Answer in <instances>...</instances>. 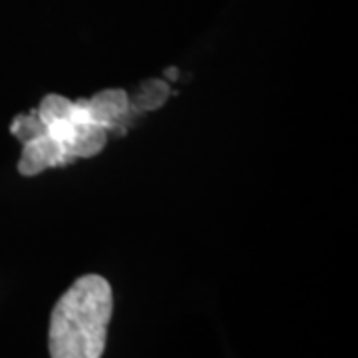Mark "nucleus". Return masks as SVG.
Here are the masks:
<instances>
[{
	"label": "nucleus",
	"instance_id": "obj_1",
	"mask_svg": "<svg viewBox=\"0 0 358 358\" xmlns=\"http://www.w3.org/2000/svg\"><path fill=\"white\" fill-rule=\"evenodd\" d=\"M114 313L112 287L100 275L74 281L54 305L48 329L52 358H102Z\"/></svg>",
	"mask_w": 358,
	"mask_h": 358
},
{
	"label": "nucleus",
	"instance_id": "obj_2",
	"mask_svg": "<svg viewBox=\"0 0 358 358\" xmlns=\"http://www.w3.org/2000/svg\"><path fill=\"white\" fill-rule=\"evenodd\" d=\"M24 150L18 162V171L24 178L38 176L44 169L58 166H68L74 162V157L66 154V150L58 141L50 138L48 134L40 136L36 140H30L22 143Z\"/></svg>",
	"mask_w": 358,
	"mask_h": 358
},
{
	"label": "nucleus",
	"instance_id": "obj_3",
	"mask_svg": "<svg viewBox=\"0 0 358 358\" xmlns=\"http://www.w3.org/2000/svg\"><path fill=\"white\" fill-rule=\"evenodd\" d=\"M78 103L96 124L103 126L108 131L129 112V98L124 90H102L94 98L78 100Z\"/></svg>",
	"mask_w": 358,
	"mask_h": 358
},
{
	"label": "nucleus",
	"instance_id": "obj_4",
	"mask_svg": "<svg viewBox=\"0 0 358 358\" xmlns=\"http://www.w3.org/2000/svg\"><path fill=\"white\" fill-rule=\"evenodd\" d=\"M108 141V129L96 124L94 120H82L74 129L72 138L64 145L70 157H94L103 150Z\"/></svg>",
	"mask_w": 358,
	"mask_h": 358
},
{
	"label": "nucleus",
	"instance_id": "obj_5",
	"mask_svg": "<svg viewBox=\"0 0 358 358\" xmlns=\"http://www.w3.org/2000/svg\"><path fill=\"white\" fill-rule=\"evenodd\" d=\"M74 108H76L74 100H68V98L58 96V94H48L40 102L36 112H38L40 120L44 122V126H50L52 122H58V120H64L68 115H72Z\"/></svg>",
	"mask_w": 358,
	"mask_h": 358
},
{
	"label": "nucleus",
	"instance_id": "obj_6",
	"mask_svg": "<svg viewBox=\"0 0 358 358\" xmlns=\"http://www.w3.org/2000/svg\"><path fill=\"white\" fill-rule=\"evenodd\" d=\"M10 134L16 140H20L22 143L30 140H36L40 136L46 134V126L40 120L38 112H30V114H20L14 117V122L10 124Z\"/></svg>",
	"mask_w": 358,
	"mask_h": 358
},
{
	"label": "nucleus",
	"instance_id": "obj_7",
	"mask_svg": "<svg viewBox=\"0 0 358 358\" xmlns=\"http://www.w3.org/2000/svg\"><path fill=\"white\" fill-rule=\"evenodd\" d=\"M167 96H169L167 84L159 82V80H150L141 86L140 94H138V103L143 110H155L166 103Z\"/></svg>",
	"mask_w": 358,
	"mask_h": 358
},
{
	"label": "nucleus",
	"instance_id": "obj_8",
	"mask_svg": "<svg viewBox=\"0 0 358 358\" xmlns=\"http://www.w3.org/2000/svg\"><path fill=\"white\" fill-rule=\"evenodd\" d=\"M167 76H169V78H178V70H167Z\"/></svg>",
	"mask_w": 358,
	"mask_h": 358
}]
</instances>
